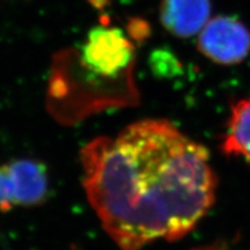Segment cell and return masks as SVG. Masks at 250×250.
Segmentation results:
<instances>
[{
	"mask_svg": "<svg viewBox=\"0 0 250 250\" xmlns=\"http://www.w3.org/2000/svg\"><path fill=\"white\" fill-rule=\"evenodd\" d=\"M210 12V0H162L160 19L173 35L189 39L204 28Z\"/></svg>",
	"mask_w": 250,
	"mask_h": 250,
	"instance_id": "5",
	"label": "cell"
},
{
	"mask_svg": "<svg viewBox=\"0 0 250 250\" xmlns=\"http://www.w3.org/2000/svg\"><path fill=\"white\" fill-rule=\"evenodd\" d=\"M221 148L225 154L250 162V98L233 104Z\"/></svg>",
	"mask_w": 250,
	"mask_h": 250,
	"instance_id": "6",
	"label": "cell"
},
{
	"mask_svg": "<svg viewBox=\"0 0 250 250\" xmlns=\"http://www.w3.org/2000/svg\"><path fill=\"white\" fill-rule=\"evenodd\" d=\"M197 46L217 64H240L250 52V31L235 18L217 17L199 31Z\"/></svg>",
	"mask_w": 250,
	"mask_h": 250,
	"instance_id": "4",
	"label": "cell"
},
{
	"mask_svg": "<svg viewBox=\"0 0 250 250\" xmlns=\"http://www.w3.org/2000/svg\"><path fill=\"white\" fill-rule=\"evenodd\" d=\"M81 162L90 205L122 250L182 239L214 203L208 151L166 120L139 121L92 140Z\"/></svg>",
	"mask_w": 250,
	"mask_h": 250,
	"instance_id": "1",
	"label": "cell"
},
{
	"mask_svg": "<svg viewBox=\"0 0 250 250\" xmlns=\"http://www.w3.org/2000/svg\"><path fill=\"white\" fill-rule=\"evenodd\" d=\"M196 250H226V249H224L223 247L211 246V247H205V248H202V249H196Z\"/></svg>",
	"mask_w": 250,
	"mask_h": 250,
	"instance_id": "8",
	"label": "cell"
},
{
	"mask_svg": "<svg viewBox=\"0 0 250 250\" xmlns=\"http://www.w3.org/2000/svg\"><path fill=\"white\" fill-rule=\"evenodd\" d=\"M131 33L136 31V39H142V37L146 36L148 34V24L144 20H133L131 22Z\"/></svg>",
	"mask_w": 250,
	"mask_h": 250,
	"instance_id": "7",
	"label": "cell"
},
{
	"mask_svg": "<svg viewBox=\"0 0 250 250\" xmlns=\"http://www.w3.org/2000/svg\"><path fill=\"white\" fill-rule=\"evenodd\" d=\"M77 61L90 81L118 80L130 73L134 49L120 28L99 26L88 33Z\"/></svg>",
	"mask_w": 250,
	"mask_h": 250,
	"instance_id": "2",
	"label": "cell"
},
{
	"mask_svg": "<svg viewBox=\"0 0 250 250\" xmlns=\"http://www.w3.org/2000/svg\"><path fill=\"white\" fill-rule=\"evenodd\" d=\"M48 174L42 162L20 159L0 164V211L14 206H33L45 201Z\"/></svg>",
	"mask_w": 250,
	"mask_h": 250,
	"instance_id": "3",
	"label": "cell"
}]
</instances>
